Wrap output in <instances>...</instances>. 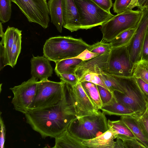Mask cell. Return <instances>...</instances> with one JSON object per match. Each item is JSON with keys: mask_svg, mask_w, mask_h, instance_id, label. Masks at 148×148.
<instances>
[{"mask_svg": "<svg viewBox=\"0 0 148 148\" xmlns=\"http://www.w3.org/2000/svg\"><path fill=\"white\" fill-rule=\"evenodd\" d=\"M61 80L63 81L72 86H74L78 83V77L75 74L62 73L56 74Z\"/></svg>", "mask_w": 148, "mask_h": 148, "instance_id": "cell-33", "label": "cell"}, {"mask_svg": "<svg viewBox=\"0 0 148 148\" xmlns=\"http://www.w3.org/2000/svg\"><path fill=\"white\" fill-rule=\"evenodd\" d=\"M82 61L81 59L75 58H68L55 62L54 71L56 74L62 73L75 74L76 67Z\"/></svg>", "mask_w": 148, "mask_h": 148, "instance_id": "cell-23", "label": "cell"}, {"mask_svg": "<svg viewBox=\"0 0 148 148\" xmlns=\"http://www.w3.org/2000/svg\"><path fill=\"white\" fill-rule=\"evenodd\" d=\"M65 91L64 81L57 82L48 79L38 82L36 95L29 110L54 105L62 99Z\"/></svg>", "mask_w": 148, "mask_h": 148, "instance_id": "cell-6", "label": "cell"}, {"mask_svg": "<svg viewBox=\"0 0 148 148\" xmlns=\"http://www.w3.org/2000/svg\"><path fill=\"white\" fill-rule=\"evenodd\" d=\"M97 86L103 105L110 101L113 94L108 90L101 86L97 85Z\"/></svg>", "mask_w": 148, "mask_h": 148, "instance_id": "cell-35", "label": "cell"}, {"mask_svg": "<svg viewBox=\"0 0 148 148\" xmlns=\"http://www.w3.org/2000/svg\"><path fill=\"white\" fill-rule=\"evenodd\" d=\"M142 11V17L137 27L136 32L127 46L131 60L134 67L140 60L142 46L148 27V9H144Z\"/></svg>", "mask_w": 148, "mask_h": 148, "instance_id": "cell-12", "label": "cell"}, {"mask_svg": "<svg viewBox=\"0 0 148 148\" xmlns=\"http://www.w3.org/2000/svg\"><path fill=\"white\" fill-rule=\"evenodd\" d=\"M145 62L147 65L148 66V61Z\"/></svg>", "mask_w": 148, "mask_h": 148, "instance_id": "cell-47", "label": "cell"}, {"mask_svg": "<svg viewBox=\"0 0 148 148\" xmlns=\"http://www.w3.org/2000/svg\"><path fill=\"white\" fill-rule=\"evenodd\" d=\"M144 9H148V1Z\"/></svg>", "mask_w": 148, "mask_h": 148, "instance_id": "cell-46", "label": "cell"}, {"mask_svg": "<svg viewBox=\"0 0 148 148\" xmlns=\"http://www.w3.org/2000/svg\"><path fill=\"white\" fill-rule=\"evenodd\" d=\"M121 86L123 93L117 91L114 95L117 100L132 110L140 117L147 108L148 98L133 77H124L112 75Z\"/></svg>", "mask_w": 148, "mask_h": 148, "instance_id": "cell-3", "label": "cell"}, {"mask_svg": "<svg viewBox=\"0 0 148 148\" xmlns=\"http://www.w3.org/2000/svg\"><path fill=\"white\" fill-rule=\"evenodd\" d=\"M105 114L99 111L96 114L76 118L71 122L67 130L82 141L94 138L109 129Z\"/></svg>", "mask_w": 148, "mask_h": 148, "instance_id": "cell-4", "label": "cell"}, {"mask_svg": "<svg viewBox=\"0 0 148 148\" xmlns=\"http://www.w3.org/2000/svg\"><path fill=\"white\" fill-rule=\"evenodd\" d=\"M114 148H125L123 141L119 138H116Z\"/></svg>", "mask_w": 148, "mask_h": 148, "instance_id": "cell-44", "label": "cell"}, {"mask_svg": "<svg viewBox=\"0 0 148 148\" xmlns=\"http://www.w3.org/2000/svg\"><path fill=\"white\" fill-rule=\"evenodd\" d=\"M81 83L86 93L94 104L97 110H101L103 106L97 85L88 82Z\"/></svg>", "mask_w": 148, "mask_h": 148, "instance_id": "cell-24", "label": "cell"}, {"mask_svg": "<svg viewBox=\"0 0 148 148\" xmlns=\"http://www.w3.org/2000/svg\"><path fill=\"white\" fill-rule=\"evenodd\" d=\"M90 46L81 38L71 36L52 37L47 40L44 45L43 56L55 63L76 57Z\"/></svg>", "mask_w": 148, "mask_h": 148, "instance_id": "cell-2", "label": "cell"}, {"mask_svg": "<svg viewBox=\"0 0 148 148\" xmlns=\"http://www.w3.org/2000/svg\"><path fill=\"white\" fill-rule=\"evenodd\" d=\"M63 27L71 32L81 29L78 10L74 0H62Z\"/></svg>", "mask_w": 148, "mask_h": 148, "instance_id": "cell-14", "label": "cell"}, {"mask_svg": "<svg viewBox=\"0 0 148 148\" xmlns=\"http://www.w3.org/2000/svg\"><path fill=\"white\" fill-rule=\"evenodd\" d=\"M0 70L1 71L7 66L3 46L2 44H0Z\"/></svg>", "mask_w": 148, "mask_h": 148, "instance_id": "cell-41", "label": "cell"}, {"mask_svg": "<svg viewBox=\"0 0 148 148\" xmlns=\"http://www.w3.org/2000/svg\"><path fill=\"white\" fill-rule=\"evenodd\" d=\"M135 78L138 85L148 98V84L140 78Z\"/></svg>", "mask_w": 148, "mask_h": 148, "instance_id": "cell-42", "label": "cell"}, {"mask_svg": "<svg viewBox=\"0 0 148 148\" xmlns=\"http://www.w3.org/2000/svg\"><path fill=\"white\" fill-rule=\"evenodd\" d=\"M142 15V10H132L114 15L101 25L102 40L110 42L122 32L136 28Z\"/></svg>", "mask_w": 148, "mask_h": 148, "instance_id": "cell-5", "label": "cell"}, {"mask_svg": "<svg viewBox=\"0 0 148 148\" xmlns=\"http://www.w3.org/2000/svg\"><path fill=\"white\" fill-rule=\"evenodd\" d=\"M112 49V45L110 42H107L101 40L100 41L90 45L88 49L92 52L100 55L111 50Z\"/></svg>", "mask_w": 148, "mask_h": 148, "instance_id": "cell-31", "label": "cell"}, {"mask_svg": "<svg viewBox=\"0 0 148 148\" xmlns=\"http://www.w3.org/2000/svg\"><path fill=\"white\" fill-rule=\"evenodd\" d=\"M139 121L140 122L145 129V130L148 136V109L140 117L138 118Z\"/></svg>", "mask_w": 148, "mask_h": 148, "instance_id": "cell-40", "label": "cell"}, {"mask_svg": "<svg viewBox=\"0 0 148 148\" xmlns=\"http://www.w3.org/2000/svg\"><path fill=\"white\" fill-rule=\"evenodd\" d=\"M55 138L53 148H87L66 130Z\"/></svg>", "mask_w": 148, "mask_h": 148, "instance_id": "cell-20", "label": "cell"}, {"mask_svg": "<svg viewBox=\"0 0 148 148\" xmlns=\"http://www.w3.org/2000/svg\"><path fill=\"white\" fill-rule=\"evenodd\" d=\"M132 77L140 78L148 84V66L145 62L140 61L136 64Z\"/></svg>", "mask_w": 148, "mask_h": 148, "instance_id": "cell-30", "label": "cell"}, {"mask_svg": "<svg viewBox=\"0 0 148 148\" xmlns=\"http://www.w3.org/2000/svg\"><path fill=\"white\" fill-rule=\"evenodd\" d=\"M108 127H111L115 132L116 138L123 141L127 139H136L128 127L121 119L117 121L108 120Z\"/></svg>", "mask_w": 148, "mask_h": 148, "instance_id": "cell-21", "label": "cell"}, {"mask_svg": "<svg viewBox=\"0 0 148 148\" xmlns=\"http://www.w3.org/2000/svg\"><path fill=\"white\" fill-rule=\"evenodd\" d=\"M134 66L132 62L127 46L112 49L108 61V69L106 72L117 76L132 77Z\"/></svg>", "mask_w": 148, "mask_h": 148, "instance_id": "cell-10", "label": "cell"}, {"mask_svg": "<svg viewBox=\"0 0 148 148\" xmlns=\"http://www.w3.org/2000/svg\"><path fill=\"white\" fill-rule=\"evenodd\" d=\"M49 61L43 56L35 57L33 55L30 60L32 77L41 81L51 76L53 69Z\"/></svg>", "mask_w": 148, "mask_h": 148, "instance_id": "cell-15", "label": "cell"}, {"mask_svg": "<svg viewBox=\"0 0 148 148\" xmlns=\"http://www.w3.org/2000/svg\"><path fill=\"white\" fill-rule=\"evenodd\" d=\"M108 128L107 131L99 136L82 141V144L87 148H114L116 134L111 127Z\"/></svg>", "mask_w": 148, "mask_h": 148, "instance_id": "cell-16", "label": "cell"}, {"mask_svg": "<svg viewBox=\"0 0 148 148\" xmlns=\"http://www.w3.org/2000/svg\"><path fill=\"white\" fill-rule=\"evenodd\" d=\"M92 0L101 8L109 13H111L110 9L112 6V0Z\"/></svg>", "mask_w": 148, "mask_h": 148, "instance_id": "cell-37", "label": "cell"}, {"mask_svg": "<svg viewBox=\"0 0 148 148\" xmlns=\"http://www.w3.org/2000/svg\"><path fill=\"white\" fill-rule=\"evenodd\" d=\"M103 82L107 87L109 90L113 94L115 91L123 93L122 87L112 75L105 72L99 74Z\"/></svg>", "mask_w": 148, "mask_h": 148, "instance_id": "cell-27", "label": "cell"}, {"mask_svg": "<svg viewBox=\"0 0 148 148\" xmlns=\"http://www.w3.org/2000/svg\"><path fill=\"white\" fill-rule=\"evenodd\" d=\"M18 7L28 21L44 29L48 26L49 12L47 0H11Z\"/></svg>", "mask_w": 148, "mask_h": 148, "instance_id": "cell-8", "label": "cell"}, {"mask_svg": "<svg viewBox=\"0 0 148 148\" xmlns=\"http://www.w3.org/2000/svg\"><path fill=\"white\" fill-rule=\"evenodd\" d=\"M99 55V54L92 52L87 49L77 56L72 58L79 59L84 61L95 57Z\"/></svg>", "mask_w": 148, "mask_h": 148, "instance_id": "cell-38", "label": "cell"}, {"mask_svg": "<svg viewBox=\"0 0 148 148\" xmlns=\"http://www.w3.org/2000/svg\"><path fill=\"white\" fill-rule=\"evenodd\" d=\"M111 50L89 60H82L75 68V73L78 80L87 74H101L106 72L108 69V61Z\"/></svg>", "mask_w": 148, "mask_h": 148, "instance_id": "cell-13", "label": "cell"}, {"mask_svg": "<svg viewBox=\"0 0 148 148\" xmlns=\"http://www.w3.org/2000/svg\"><path fill=\"white\" fill-rule=\"evenodd\" d=\"M136 28L137 27L126 30L114 38L110 42L111 43L112 48L127 46L136 32Z\"/></svg>", "mask_w": 148, "mask_h": 148, "instance_id": "cell-25", "label": "cell"}, {"mask_svg": "<svg viewBox=\"0 0 148 148\" xmlns=\"http://www.w3.org/2000/svg\"><path fill=\"white\" fill-rule=\"evenodd\" d=\"M64 84V94L59 102L49 107L30 110L25 114L26 123L43 138L57 137L77 118Z\"/></svg>", "mask_w": 148, "mask_h": 148, "instance_id": "cell-1", "label": "cell"}, {"mask_svg": "<svg viewBox=\"0 0 148 148\" xmlns=\"http://www.w3.org/2000/svg\"><path fill=\"white\" fill-rule=\"evenodd\" d=\"M62 0H49L48 2L51 22L58 31L61 33L63 25Z\"/></svg>", "mask_w": 148, "mask_h": 148, "instance_id": "cell-19", "label": "cell"}, {"mask_svg": "<svg viewBox=\"0 0 148 148\" xmlns=\"http://www.w3.org/2000/svg\"><path fill=\"white\" fill-rule=\"evenodd\" d=\"M137 6L136 0H115L113 5V10L114 12L119 14L132 10Z\"/></svg>", "mask_w": 148, "mask_h": 148, "instance_id": "cell-28", "label": "cell"}, {"mask_svg": "<svg viewBox=\"0 0 148 148\" xmlns=\"http://www.w3.org/2000/svg\"><path fill=\"white\" fill-rule=\"evenodd\" d=\"M2 23L0 21V36L1 38L3 37L4 35V33L3 32V27L2 25Z\"/></svg>", "mask_w": 148, "mask_h": 148, "instance_id": "cell-45", "label": "cell"}, {"mask_svg": "<svg viewBox=\"0 0 148 148\" xmlns=\"http://www.w3.org/2000/svg\"><path fill=\"white\" fill-rule=\"evenodd\" d=\"M64 82L68 95L74 106L77 118L98 113L99 111L86 93L81 83L73 86Z\"/></svg>", "mask_w": 148, "mask_h": 148, "instance_id": "cell-11", "label": "cell"}, {"mask_svg": "<svg viewBox=\"0 0 148 148\" xmlns=\"http://www.w3.org/2000/svg\"><path fill=\"white\" fill-rule=\"evenodd\" d=\"M19 30L17 28L8 26L3 36L1 38L0 44L3 45L7 65H8L9 55Z\"/></svg>", "mask_w": 148, "mask_h": 148, "instance_id": "cell-22", "label": "cell"}, {"mask_svg": "<svg viewBox=\"0 0 148 148\" xmlns=\"http://www.w3.org/2000/svg\"><path fill=\"white\" fill-rule=\"evenodd\" d=\"M38 80L32 76L27 81L10 88L13 94L11 103L16 111L25 114L29 110L36 94Z\"/></svg>", "mask_w": 148, "mask_h": 148, "instance_id": "cell-9", "label": "cell"}, {"mask_svg": "<svg viewBox=\"0 0 148 148\" xmlns=\"http://www.w3.org/2000/svg\"><path fill=\"white\" fill-rule=\"evenodd\" d=\"M140 61L145 62L148 61V27L145 35L142 46Z\"/></svg>", "mask_w": 148, "mask_h": 148, "instance_id": "cell-34", "label": "cell"}, {"mask_svg": "<svg viewBox=\"0 0 148 148\" xmlns=\"http://www.w3.org/2000/svg\"><path fill=\"white\" fill-rule=\"evenodd\" d=\"M137 6L141 10L144 9L148 0H136Z\"/></svg>", "mask_w": 148, "mask_h": 148, "instance_id": "cell-43", "label": "cell"}, {"mask_svg": "<svg viewBox=\"0 0 148 148\" xmlns=\"http://www.w3.org/2000/svg\"><path fill=\"white\" fill-rule=\"evenodd\" d=\"M125 148H146L137 139H132L123 140Z\"/></svg>", "mask_w": 148, "mask_h": 148, "instance_id": "cell-36", "label": "cell"}, {"mask_svg": "<svg viewBox=\"0 0 148 148\" xmlns=\"http://www.w3.org/2000/svg\"><path fill=\"white\" fill-rule=\"evenodd\" d=\"M147 108H148V104Z\"/></svg>", "mask_w": 148, "mask_h": 148, "instance_id": "cell-48", "label": "cell"}, {"mask_svg": "<svg viewBox=\"0 0 148 148\" xmlns=\"http://www.w3.org/2000/svg\"><path fill=\"white\" fill-rule=\"evenodd\" d=\"M85 81L89 82L101 86L108 90L99 77L98 74L95 73L87 74L79 80L78 83Z\"/></svg>", "mask_w": 148, "mask_h": 148, "instance_id": "cell-32", "label": "cell"}, {"mask_svg": "<svg viewBox=\"0 0 148 148\" xmlns=\"http://www.w3.org/2000/svg\"><path fill=\"white\" fill-rule=\"evenodd\" d=\"M79 14L81 29L101 25L114 15L104 11L92 0H74Z\"/></svg>", "mask_w": 148, "mask_h": 148, "instance_id": "cell-7", "label": "cell"}, {"mask_svg": "<svg viewBox=\"0 0 148 148\" xmlns=\"http://www.w3.org/2000/svg\"><path fill=\"white\" fill-rule=\"evenodd\" d=\"M11 0H0V20L3 23L8 22L12 14Z\"/></svg>", "mask_w": 148, "mask_h": 148, "instance_id": "cell-29", "label": "cell"}, {"mask_svg": "<svg viewBox=\"0 0 148 148\" xmlns=\"http://www.w3.org/2000/svg\"><path fill=\"white\" fill-rule=\"evenodd\" d=\"M22 31L19 30L11 49L8 60V65L13 68L16 64L21 48Z\"/></svg>", "mask_w": 148, "mask_h": 148, "instance_id": "cell-26", "label": "cell"}, {"mask_svg": "<svg viewBox=\"0 0 148 148\" xmlns=\"http://www.w3.org/2000/svg\"><path fill=\"white\" fill-rule=\"evenodd\" d=\"M0 146L1 148L5 147V139L6 129L2 117L1 116V112H0Z\"/></svg>", "mask_w": 148, "mask_h": 148, "instance_id": "cell-39", "label": "cell"}, {"mask_svg": "<svg viewBox=\"0 0 148 148\" xmlns=\"http://www.w3.org/2000/svg\"><path fill=\"white\" fill-rule=\"evenodd\" d=\"M139 118L124 116H121L120 119L128 127L136 139L148 148V136Z\"/></svg>", "mask_w": 148, "mask_h": 148, "instance_id": "cell-17", "label": "cell"}, {"mask_svg": "<svg viewBox=\"0 0 148 148\" xmlns=\"http://www.w3.org/2000/svg\"><path fill=\"white\" fill-rule=\"evenodd\" d=\"M101 110L107 115L121 116H128L139 118L132 110L118 101L115 97L114 93L110 101L103 105Z\"/></svg>", "mask_w": 148, "mask_h": 148, "instance_id": "cell-18", "label": "cell"}]
</instances>
